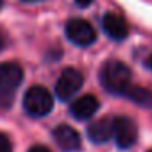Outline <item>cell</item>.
Here are the masks:
<instances>
[{
	"mask_svg": "<svg viewBox=\"0 0 152 152\" xmlns=\"http://www.w3.org/2000/svg\"><path fill=\"white\" fill-rule=\"evenodd\" d=\"M102 28L105 31V34L110 39L115 41H123L128 38V25L123 20V17L116 13H105L102 20Z\"/></svg>",
	"mask_w": 152,
	"mask_h": 152,
	"instance_id": "8",
	"label": "cell"
},
{
	"mask_svg": "<svg viewBox=\"0 0 152 152\" xmlns=\"http://www.w3.org/2000/svg\"><path fill=\"white\" fill-rule=\"evenodd\" d=\"M100 108V102L95 95H83L70 105V115L79 121H87Z\"/></svg>",
	"mask_w": 152,
	"mask_h": 152,
	"instance_id": "9",
	"label": "cell"
},
{
	"mask_svg": "<svg viewBox=\"0 0 152 152\" xmlns=\"http://www.w3.org/2000/svg\"><path fill=\"white\" fill-rule=\"evenodd\" d=\"M4 48H5V38H4V34L0 33V51H4Z\"/></svg>",
	"mask_w": 152,
	"mask_h": 152,
	"instance_id": "16",
	"label": "cell"
},
{
	"mask_svg": "<svg viewBox=\"0 0 152 152\" xmlns=\"http://www.w3.org/2000/svg\"><path fill=\"white\" fill-rule=\"evenodd\" d=\"M12 103H13V95H12V92H7V90H0V110L10 108Z\"/></svg>",
	"mask_w": 152,
	"mask_h": 152,
	"instance_id": "12",
	"label": "cell"
},
{
	"mask_svg": "<svg viewBox=\"0 0 152 152\" xmlns=\"http://www.w3.org/2000/svg\"><path fill=\"white\" fill-rule=\"evenodd\" d=\"M54 106L53 95L48 92L44 87L34 85L25 93L23 96V108L26 115L33 116V118H43L51 113Z\"/></svg>",
	"mask_w": 152,
	"mask_h": 152,
	"instance_id": "2",
	"label": "cell"
},
{
	"mask_svg": "<svg viewBox=\"0 0 152 152\" xmlns=\"http://www.w3.org/2000/svg\"><path fill=\"white\" fill-rule=\"evenodd\" d=\"M23 82V69L17 62L0 64V90L13 92Z\"/></svg>",
	"mask_w": 152,
	"mask_h": 152,
	"instance_id": "7",
	"label": "cell"
},
{
	"mask_svg": "<svg viewBox=\"0 0 152 152\" xmlns=\"http://www.w3.org/2000/svg\"><path fill=\"white\" fill-rule=\"evenodd\" d=\"M113 139L119 149H129L137 141V126L131 118H113Z\"/></svg>",
	"mask_w": 152,
	"mask_h": 152,
	"instance_id": "5",
	"label": "cell"
},
{
	"mask_svg": "<svg viewBox=\"0 0 152 152\" xmlns=\"http://www.w3.org/2000/svg\"><path fill=\"white\" fill-rule=\"evenodd\" d=\"M124 96L141 108H152V92L144 87H131Z\"/></svg>",
	"mask_w": 152,
	"mask_h": 152,
	"instance_id": "11",
	"label": "cell"
},
{
	"mask_svg": "<svg viewBox=\"0 0 152 152\" xmlns=\"http://www.w3.org/2000/svg\"><path fill=\"white\" fill-rule=\"evenodd\" d=\"M2 7H4V0H0V10H2Z\"/></svg>",
	"mask_w": 152,
	"mask_h": 152,
	"instance_id": "18",
	"label": "cell"
},
{
	"mask_svg": "<svg viewBox=\"0 0 152 152\" xmlns=\"http://www.w3.org/2000/svg\"><path fill=\"white\" fill-rule=\"evenodd\" d=\"M83 85V77L77 69L67 67L62 70V74L59 75L56 82V96L61 102H69L77 95L80 88Z\"/></svg>",
	"mask_w": 152,
	"mask_h": 152,
	"instance_id": "4",
	"label": "cell"
},
{
	"mask_svg": "<svg viewBox=\"0 0 152 152\" xmlns=\"http://www.w3.org/2000/svg\"><path fill=\"white\" fill-rule=\"evenodd\" d=\"M145 66H147V67H149V69H151V70H152V56H151V57H149V59H147V61H145Z\"/></svg>",
	"mask_w": 152,
	"mask_h": 152,
	"instance_id": "17",
	"label": "cell"
},
{
	"mask_svg": "<svg viewBox=\"0 0 152 152\" xmlns=\"http://www.w3.org/2000/svg\"><path fill=\"white\" fill-rule=\"evenodd\" d=\"M93 0H75V4L79 5V7H82V8H85V7H88L90 4H92Z\"/></svg>",
	"mask_w": 152,
	"mask_h": 152,
	"instance_id": "15",
	"label": "cell"
},
{
	"mask_svg": "<svg viewBox=\"0 0 152 152\" xmlns=\"http://www.w3.org/2000/svg\"><path fill=\"white\" fill-rule=\"evenodd\" d=\"M100 83L108 93L124 96L131 88V69L119 61H106L100 69Z\"/></svg>",
	"mask_w": 152,
	"mask_h": 152,
	"instance_id": "1",
	"label": "cell"
},
{
	"mask_svg": "<svg viewBox=\"0 0 152 152\" xmlns=\"http://www.w3.org/2000/svg\"><path fill=\"white\" fill-rule=\"evenodd\" d=\"M147 152H152V151H147Z\"/></svg>",
	"mask_w": 152,
	"mask_h": 152,
	"instance_id": "20",
	"label": "cell"
},
{
	"mask_svg": "<svg viewBox=\"0 0 152 152\" xmlns=\"http://www.w3.org/2000/svg\"><path fill=\"white\" fill-rule=\"evenodd\" d=\"M88 139L93 144H105L110 139H113V119L102 118L100 121H95L87 129Z\"/></svg>",
	"mask_w": 152,
	"mask_h": 152,
	"instance_id": "10",
	"label": "cell"
},
{
	"mask_svg": "<svg viewBox=\"0 0 152 152\" xmlns=\"http://www.w3.org/2000/svg\"><path fill=\"white\" fill-rule=\"evenodd\" d=\"M53 137L62 152H77L82 145L80 134L69 124H59L53 131Z\"/></svg>",
	"mask_w": 152,
	"mask_h": 152,
	"instance_id": "6",
	"label": "cell"
},
{
	"mask_svg": "<svg viewBox=\"0 0 152 152\" xmlns=\"http://www.w3.org/2000/svg\"><path fill=\"white\" fill-rule=\"evenodd\" d=\"M66 36L72 44L79 48H88L96 41V31L83 18H74L66 25Z\"/></svg>",
	"mask_w": 152,
	"mask_h": 152,
	"instance_id": "3",
	"label": "cell"
},
{
	"mask_svg": "<svg viewBox=\"0 0 152 152\" xmlns=\"http://www.w3.org/2000/svg\"><path fill=\"white\" fill-rule=\"evenodd\" d=\"M28 152H51V151L46 147V145H39V144H38V145L30 147V151H28Z\"/></svg>",
	"mask_w": 152,
	"mask_h": 152,
	"instance_id": "14",
	"label": "cell"
},
{
	"mask_svg": "<svg viewBox=\"0 0 152 152\" xmlns=\"http://www.w3.org/2000/svg\"><path fill=\"white\" fill-rule=\"evenodd\" d=\"M23 2H39V0H23Z\"/></svg>",
	"mask_w": 152,
	"mask_h": 152,
	"instance_id": "19",
	"label": "cell"
},
{
	"mask_svg": "<svg viewBox=\"0 0 152 152\" xmlns=\"http://www.w3.org/2000/svg\"><path fill=\"white\" fill-rule=\"evenodd\" d=\"M0 152H13L10 137L4 132H0Z\"/></svg>",
	"mask_w": 152,
	"mask_h": 152,
	"instance_id": "13",
	"label": "cell"
}]
</instances>
